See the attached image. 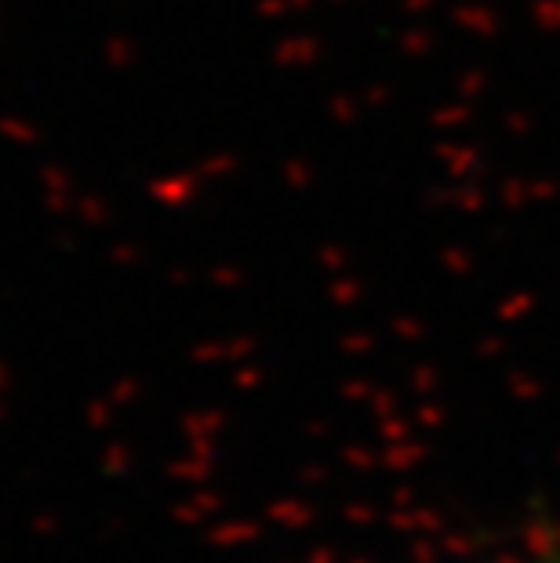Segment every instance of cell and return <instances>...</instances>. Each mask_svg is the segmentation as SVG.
Returning a JSON list of instances; mask_svg holds the SVG:
<instances>
[{"label": "cell", "mask_w": 560, "mask_h": 563, "mask_svg": "<svg viewBox=\"0 0 560 563\" xmlns=\"http://www.w3.org/2000/svg\"><path fill=\"white\" fill-rule=\"evenodd\" d=\"M509 563H550V560H509Z\"/></svg>", "instance_id": "cell-1"}]
</instances>
